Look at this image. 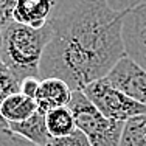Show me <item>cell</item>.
I'll return each instance as SVG.
<instances>
[{"label":"cell","instance_id":"obj_1","mask_svg":"<svg viewBox=\"0 0 146 146\" xmlns=\"http://www.w3.org/2000/svg\"><path fill=\"white\" fill-rule=\"evenodd\" d=\"M124 13L107 0H81L72 11L51 20V37L39 65V79L58 78L72 90L107 76L126 56L121 36Z\"/></svg>","mask_w":146,"mask_h":146},{"label":"cell","instance_id":"obj_2","mask_svg":"<svg viewBox=\"0 0 146 146\" xmlns=\"http://www.w3.org/2000/svg\"><path fill=\"white\" fill-rule=\"evenodd\" d=\"M50 37V23L36 30L9 20L0 27V61L19 82L25 78L39 79L40 59Z\"/></svg>","mask_w":146,"mask_h":146},{"label":"cell","instance_id":"obj_3","mask_svg":"<svg viewBox=\"0 0 146 146\" xmlns=\"http://www.w3.org/2000/svg\"><path fill=\"white\" fill-rule=\"evenodd\" d=\"M67 107L73 115L76 129L89 138L92 146H118L124 123L106 118L82 90H73Z\"/></svg>","mask_w":146,"mask_h":146},{"label":"cell","instance_id":"obj_4","mask_svg":"<svg viewBox=\"0 0 146 146\" xmlns=\"http://www.w3.org/2000/svg\"><path fill=\"white\" fill-rule=\"evenodd\" d=\"M82 93L109 120L126 123L129 118L146 113V106L126 96L123 92L113 87L106 78L90 82L82 89Z\"/></svg>","mask_w":146,"mask_h":146},{"label":"cell","instance_id":"obj_5","mask_svg":"<svg viewBox=\"0 0 146 146\" xmlns=\"http://www.w3.org/2000/svg\"><path fill=\"white\" fill-rule=\"evenodd\" d=\"M121 36L126 56L146 70V2L124 13Z\"/></svg>","mask_w":146,"mask_h":146},{"label":"cell","instance_id":"obj_6","mask_svg":"<svg viewBox=\"0 0 146 146\" xmlns=\"http://www.w3.org/2000/svg\"><path fill=\"white\" fill-rule=\"evenodd\" d=\"M106 79L131 100L146 106V70L140 68L127 56L117 62Z\"/></svg>","mask_w":146,"mask_h":146},{"label":"cell","instance_id":"obj_7","mask_svg":"<svg viewBox=\"0 0 146 146\" xmlns=\"http://www.w3.org/2000/svg\"><path fill=\"white\" fill-rule=\"evenodd\" d=\"M59 16L53 0H16L11 9V20L30 28H42Z\"/></svg>","mask_w":146,"mask_h":146},{"label":"cell","instance_id":"obj_8","mask_svg":"<svg viewBox=\"0 0 146 146\" xmlns=\"http://www.w3.org/2000/svg\"><path fill=\"white\" fill-rule=\"evenodd\" d=\"M73 90L58 78H45L40 79L34 101L37 104V110L40 113H47L58 107H67L72 98Z\"/></svg>","mask_w":146,"mask_h":146},{"label":"cell","instance_id":"obj_9","mask_svg":"<svg viewBox=\"0 0 146 146\" xmlns=\"http://www.w3.org/2000/svg\"><path fill=\"white\" fill-rule=\"evenodd\" d=\"M9 131L36 146H48L51 137L45 126V115L37 110L28 120L20 123H9Z\"/></svg>","mask_w":146,"mask_h":146},{"label":"cell","instance_id":"obj_10","mask_svg":"<svg viewBox=\"0 0 146 146\" xmlns=\"http://www.w3.org/2000/svg\"><path fill=\"white\" fill-rule=\"evenodd\" d=\"M37 112V104L33 98L22 95L20 92L13 93L5 98L0 104V113L9 123H20L28 120L31 115Z\"/></svg>","mask_w":146,"mask_h":146},{"label":"cell","instance_id":"obj_11","mask_svg":"<svg viewBox=\"0 0 146 146\" xmlns=\"http://www.w3.org/2000/svg\"><path fill=\"white\" fill-rule=\"evenodd\" d=\"M45 126L51 138H61L70 135L76 129L75 120L68 107H58L45 113Z\"/></svg>","mask_w":146,"mask_h":146},{"label":"cell","instance_id":"obj_12","mask_svg":"<svg viewBox=\"0 0 146 146\" xmlns=\"http://www.w3.org/2000/svg\"><path fill=\"white\" fill-rule=\"evenodd\" d=\"M118 146H146V113L124 123Z\"/></svg>","mask_w":146,"mask_h":146},{"label":"cell","instance_id":"obj_13","mask_svg":"<svg viewBox=\"0 0 146 146\" xmlns=\"http://www.w3.org/2000/svg\"><path fill=\"white\" fill-rule=\"evenodd\" d=\"M53 2L58 6V13H59L58 17H61L65 13L72 11L81 0H53ZM14 3H16V0H0V27L11 20V9L14 6Z\"/></svg>","mask_w":146,"mask_h":146},{"label":"cell","instance_id":"obj_14","mask_svg":"<svg viewBox=\"0 0 146 146\" xmlns=\"http://www.w3.org/2000/svg\"><path fill=\"white\" fill-rule=\"evenodd\" d=\"M19 92V81L0 61V104L9 95Z\"/></svg>","mask_w":146,"mask_h":146},{"label":"cell","instance_id":"obj_15","mask_svg":"<svg viewBox=\"0 0 146 146\" xmlns=\"http://www.w3.org/2000/svg\"><path fill=\"white\" fill-rule=\"evenodd\" d=\"M48 146H92L89 138L81 131L75 129L70 135L61 138H51Z\"/></svg>","mask_w":146,"mask_h":146},{"label":"cell","instance_id":"obj_16","mask_svg":"<svg viewBox=\"0 0 146 146\" xmlns=\"http://www.w3.org/2000/svg\"><path fill=\"white\" fill-rule=\"evenodd\" d=\"M0 146H36V145L13 134L9 129H0Z\"/></svg>","mask_w":146,"mask_h":146},{"label":"cell","instance_id":"obj_17","mask_svg":"<svg viewBox=\"0 0 146 146\" xmlns=\"http://www.w3.org/2000/svg\"><path fill=\"white\" fill-rule=\"evenodd\" d=\"M39 84H40V79H37V78H25L19 82V92L22 95L34 100L37 89H39Z\"/></svg>","mask_w":146,"mask_h":146},{"label":"cell","instance_id":"obj_18","mask_svg":"<svg viewBox=\"0 0 146 146\" xmlns=\"http://www.w3.org/2000/svg\"><path fill=\"white\" fill-rule=\"evenodd\" d=\"M143 2H146V0H107L110 8L115 9L118 13H126V11H129L134 6L140 5V3H143Z\"/></svg>","mask_w":146,"mask_h":146},{"label":"cell","instance_id":"obj_19","mask_svg":"<svg viewBox=\"0 0 146 146\" xmlns=\"http://www.w3.org/2000/svg\"><path fill=\"white\" fill-rule=\"evenodd\" d=\"M8 127H9L8 121H6L5 118L2 117V113H0V129H8Z\"/></svg>","mask_w":146,"mask_h":146}]
</instances>
